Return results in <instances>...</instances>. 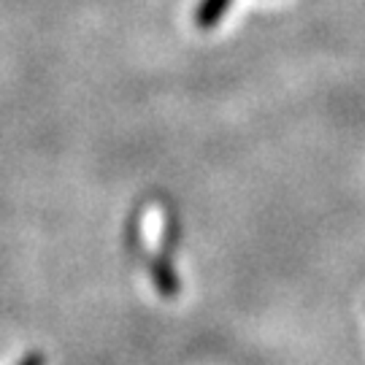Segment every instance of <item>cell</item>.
<instances>
[{
    "label": "cell",
    "mask_w": 365,
    "mask_h": 365,
    "mask_svg": "<svg viewBox=\"0 0 365 365\" xmlns=\"http://www.w3.org/2000/svg\"><path fill=\"white\" fill-rule=\"evenodd\" d=\"M230 6H233V0H200L195 6V11H192V22L200 30H211V27H217L225 19Z\"/></svg>",
    "instance_id": "cell-2"
},
{
    "label": "cell",
    "mask_w": 365,
    "mask_h": 365,
    "mask_svg": "<svg viewBox=\"0 0 365 365\" xmlns=\"http://www.w3.org/2000/svg\"><path fill=\"white\" fill-rule=\"evenodd\" d=\"M146 271H149V279L157 287V292L165 300L179 298L182 292V279L176 274V265H173V257L157 252V255H149L146 257Z\"/></svg>",
    "instance_id": "cell-1"
},
{
    "label": "cell",
    "mask_w": 365,
    "mask_h": 365,
    "mask_svg": "<svg viewBox=\"0 0 365 365\" xmlns=\"http://www.w3.org/2000/svg\"><path fill=\"white\" fill-rule=\"evenodd\" d=\"M16 365H46V357H43L41 352H27Z\"/></svg>",
    "instance_id": "cell-4"
},
{
    "label": "cell",
    "mask_w": 365,
    "mask_h": 365,
    "mask_svg": "<svg viewBox=\"0 0 365 365\" xmlns=\"http://www.w3.org/2000/svg\"><path fill=\"white\" fill-rule=\"evenodd\" d=\"M179 238H182L179 217H173V214H168V222H165V233H163V244H160V249H163V255H168V257H173V252H176V247H179Z\"/></svg>",
    "instance_id": "cell-3"
}]
</instances>
